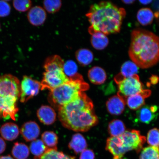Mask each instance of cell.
Listing matches in <instances>:
<instances>
[{"label":"cell","mask_w":159,"mask_h":159,"mask_svg":"<svg viewBox=\"0 0 159 159\" xmlns=\"http://www.w3.org/2000/svg\"><path fill=\"white\" fill-rule=\"evenodd\" d=\"M42 141L49 149H57L58 138L56 134L52 131H46L41 136Z\"/></svg>","instance_id":"28"},{"label":"cell","mask_w":159,"mask_h":159,"mask_svg":"<svg viewBox=\"0 0 159 159\" xmlns=\"http://www.w3.org/2000/svg\"><path fill=\"white\" fill-rule=\"evenodd\" d=\"M14 7L19 12H25L31 9L32 2L29 0H15L13 2Z\"/></svg>","instance_id":"34"},{"label":"cell","mask_w":159,"mask_h":159,"mask_svg":"<svg viewBox=\"0 0 159 159\" xmlns=\"http://www.w3.org/2000/svg\"><path fill=\"white\" fill-rule=\"evenodd\" d=\"M62 3L60 0H46L43 2L45 11L50 13L58 11L61 7Z\"/></svg>","instance_id":"31"},{"label":"cell","mask_w":159,"mask_h":159,"mask_svg":"<svg viewBox=\"0 0 159 159\" xmlns=\"http://www.w3.org/2000/svg\"><path fill=\"white\" fill-rule=\"evenodd\" d=\"M117 84L119 90L118 94L125 99L131 95L140 93L143 89V85L138 75L123 79Z\"/></svg>","instance_id":"7"},{"label":"cell","mask_w":159,"mask_h":159,"mask_svg":"<svg viewBox=\"0 0 159 159\" xmlns=\"http://www.w3.org/2000/svg\"><path fill=\"white\" fill-rule=\"evenodd\" d=\"M37 116L41 123L46 125H51L56 120L57 114L51 107L43 105L37 111Z\"/></svg>","instance_id":"16"},{"label":"cell","mask_w":159,"mask_h":159,"mask_svg":"<svg viewBox=\"0 0 159 159\" xmlns=\"http://www.w3.org/2000/svg\"><path fill=\"white\" fill-rule=\"evenodd\" d=\"M69 80V78L63 70L45 71L41 83V89H47L51 91Z\"/></svg>","instance_id":"8"},{"label":"cell","mask_w":159,"mask_h":159,"mask_svg":"<svg viewBox=\"0 0 159 159\" xmlns=\"http://www.w3.org/2000/svg\"><path fill=\"white\" fill-rule=\"evenodd\" d=\"M11 154L16 159H26L30 154L29 149L25 144L16 142L12 149Z\"/></svg>","instance_id":"26"},{"label":"cell","mask_w":159,"mask_h":159,"mask_svg":"<svg viewBox=\"0 0 159 159\" xmlns=\"http://www.w3.org/2000/svg\"><path fill=\"white\" fill-rule=\"evenodd\" d=\"M150 83L152 84H156L159 81V77L155 75H152L150 78Z\"/></svg>","instance_id":"38"},{"label":"cell","mask_w":159,"mask_h":159,"mask_svg":"<svg viewBox=\"0 0 159 159\" xmlns=\"http://www.w3.org/2000/svg\"><path fill=\"white\" fill-rule=\"evenodd\" d=\"M41 89V83L27 75L23 77L20 83V101L25 103L36 96Z\"/></svg>","instance_id":"9"},{"label":"cell","mask_w":159,"mask_h":159,"mask_svg":"<svg viewBox=\"0 0 159 159\" xmlns=\"http://www.w3.org/2000/svg\"><path fill=\"white\" fill-rule=\"evenodd\" d=\"M154 16L152 10L148 8H144L139 10L137 13V18L141 25H147L152 23Z\"/></svg>","instance_id":"27"},{"label":"cell","mask_w":159,"mask_h":159,"mask_svg":"<svg viewBox=\"0 0 159 159\" xmlns=\"http://www.w3.org/2000/svg\"><path fill=\"white\" fill-rule=\"evenodd\" d=\"M95 154L92 150H85L81 152L79 159H94Z\"/></svg>","instance_id":"36"},{"label":"cell","mask_w":159,"mask_h":159,"mask_svg":"<svg viewBox=\"0 0 159 159\" xmlns=\"http://www.w3.org/2000/svg\"><path fill=\"white\" fill-rule=\"evenodd\" d=\"M125 104V99L120 95L117 94L111 97L107 101V110L111 115H120L124 112Z\"/></svg>","instance_id":"14"},{"label":"cell","mask_w":159,"mask_h":159,"mask_svg":"<svg viewBox=\"0 0 159 159\" xmlns=\"http://www.w3.org/2000/svg\"><path fill=\"white\" fill-rule=\"evenodd\" d=\"M126 14L124 8L110 2L94 4L86 15L91 24L89 33L100 32L107 35L119 33Z\"/></svg>","instance_id":"2"},{"label":"cell","mask_w":159,"mask_h":159,"mask_svg":"<svg viewBox=\"0 0 159 159\" xmlns=\"http://www.w3.org/2000/svg\"><path fill=\"white\" fill-rule=\"evenodd\" d=\"M139 159H159V148L149 146L144 148Z\"/></svg>","instance_id":"29"},{"label":"cell","mask_w":159,"mask_h":159,"mask_svg":"<svg viewBox=\"0 0 159 159\" xmlns=\"http://www.w3.org/2000/svg\"><path fill=\"white\" fill-rule=\"evenodd\" d=\"M122 1L123 2V3L126 4H131L134 3L135 1H134V0H130V1L127 0V1Z\"/></svg>","instance_id":"41"},{"label":"cell","mask_w":159,"mask_h":159,"mask_svg":"<svg viewBox=\"0 0 159 159\" xmlns=\"http://www.w3.org/2000/svg\"><path fill=\"white\" fill-rule=\"evenodd\" d=\"M120 137L123 148L126 152L131 150L140 152L146 141V137L135 130H126Z\"/></svg>","instance_id":"6"},{"label":"cell","mask_w":159,"mask_h":159,"mask_svg":"<svg viewBox=\"0 0 159 159\" xmlns=\"http://www.w3.org/2000/svg\"><path fill=\"white\" fill-rule=\"evenodd\" d=\"M151 91L149 89H143L140 93L131 95L125 99L129 108L132 110H138L144 106L145 99L150 96Z\"/></svg>","instance_id":"13"},{"label":"cell","mask_w":159,"mask_h":159,"mask_svg":"<svg viewBox=\"0 0 159 159\" xmlns=\"http://www.w3.org/2000/svg\"><path fill=\"white\" fill-rule=\"evenodd\" d=\"M0 159H14L10 156V155H7V156H3L0 157Z\"/></svg>","instance_id":"39"},{"label":"cell","mask_w":159,"mask_h":159,"mask_svg":"<svg viewBox=\"0 0 159 159\" xmlns=\"http://www.w3.org/2000/svg\"><path fill=\"white\" fill-rule=\"evenodd\" d=\"M6 148V144L3 139L0 138V154L5 152Z\"/></svg>","instance_id":"37"},{"label":"cell","mask_w":159,"mask_h":159,"mask_svg":"<svg viewBox=\"0 0 159 159\" xmlns=\"http://www.w3.org/2000/svg\"><path fill=\"white\" fill-rule=\"evenodd\" d=\"M139 2H140L143 5H148V4L152 2V1H140Z\"/></svg>","instance_id":"40"},{"label":"cell","mask_w":159,"mask_h":159,"mask_svg":"<svg viewBox=\"0 0 159 159\" xmlns=\"http://www.w3.org/2000/svg\"><path fill=\"white\" fill-rule=\"evenodd\" d=\"M89 80L93 84L101 85L106 81L107 75L106 72L102 67L94 66L89 69L88 73Z\"/></svg>","instance_id":"19"},{"label":"cell","mask_w":159,"mask_h":159,"mask_svg":"<svg viewBox=\"0 0 159 159\" xmlns=\"http://www.w3.org/2000/svg\"><path fill=\"white\" fill-rule=\"evenodd\" d=\"M87 144L86 140L83 135L79 133L73 135L70 142L68 144V148L76 154L81 153L86 150Z\"/></svg>","instance_id":"18"},{"label":"cell","mask_w":159,"mask_h":159,"mask_svg":"<svg viewBox=\"0 0 159 159\" xmlns=\"http://www.w3.org/2000/svg\"><path fill=\"white\" fill-rule=\"evenodd\" d=\"M27 17L31 25L38 26L44 23L47 19V13L42 7L37 6L31 8L28 13Z\"/></svg>","instance_id":"15"},{"label":"cell","mask_w":159,"mask_h":159,"mask_svg":"<svg viewBox=\"0 0 159 159\" xmlns=\"http://www.w3.org/2000/svg\"><path fill=\"white\" fill-rule=\"evenodd\" d=\"M106 149L112 155L114 159H123L126 152L123 148L120 136L107 139Z\"/></svg>","instance_id":"11"},{"label":"cell","mask_w":159,"mask_h":159,"mask_svg":"<svg viewBox=\"0 0 159 159\" xmlns=\"http://www.w3.org/2000/svg\"><path fill=\"white\" fill-rule=\"evenodd\" d=\"M20 95V83L17 77L11 74L0 75V118L16 120Z\"/></svg>","instance_id":"4"},{"label":"cell","mask_w":159,"mask_h":159,"mask_svg":"<svg viewBox=\"0 0 159 159\" xmlns=\"http://www.w3.org/2000/svg\"><path fill=\"white\" fill-rule=\"evenodd\" d=\"M147 140L150 146L159 148V129L155 128L149 131L147 135Z\"/></svg>","instance_id":"33"},{"label":"cell","mask_w":159,"mask_h":159,"mask_svg":"<svg viewBox=\"0 0 159 159\" xmlns=\"http://www.w3.org/2000/svg\"><path fill=\"white\" fill-rule=\"evenodd\" d=\"M20 133L27 142H31L38 138L40 133L39 125L34 121H29L25 123L20 129Z\"/></svg>","instance_id":"12"},{"label":"cell","mask_w":159,"mask_h":159,"mask_svg":"<svg viewBox=\"0 0 159 159\" xmlns=\"http://www.w3.org/2000/svg\"><path fill=\"white\" fill-rule=\"evenodd\" d=\"M64 62L58 55H55L49 57L46 60L44 64L45 71L57 70H63Z\"/></svg>","instance_id":"21"},{"label":"cell","mask_w":159,"mask_h":159,"mask_svg":"<svg viewBox=\"0 0 159 159\" xmlns=\"http://www.w3.org/2000/svg\"><path fill=\"white\" fill-rule=\"evenodd\" d=\"M34 159H75V157L58 152L57 149L48 148L41 156L35 157Z\"/></svg>","instance_id":"25"},{"label":"cell","mask_w":159,"mask_h":159,"mask_svg":"<svg viewBox=\"0 0 159 159\" xmlns=\"http://www.w3.org/2000/svg\"><path fill=\"white\" fill-rule=\"evenodd\" d=\"M138 67L133 61H128L122 65L121 68V72L118 75L121 80L125 78L132 77L137 75L138 72Z\"/></svg>","instance_id":"23"},{"label":"cell","mask_w":159,"mask_h":159,"mask_svg":"<svg viewBox=\"0 0 159 159\" xmlns=\"http://www.w3.org/2000/svg\"><path fill=\"white\" fill-rule=\"evenodd\" d=\"M2 138L7 141L15 140L18 137L20 130L18 126L14 123L8 122L3 124L0 129Z\"/></svg>","instance_id":"17"},{"label":"cell","mask_w":159,"mask_h":159,"mask_svg":"<svg viewBox=\"0 0 159 159\" xmlns=\"http://www.w3.org/2000/svg\"><path fill=\"white\" fill-rule=\"evenodd\" d=\"M77 62L82 66H86L92 62L94 55L90 50L81 48L78 50L75 53Z\"/></svg>","instance_id":"22"},{"label":"cell","mask_w":159,"mask_h":159,"mask_svg":"<svg viewBox=\"0 0 159 159\" xmlns=\"http://www.w3.org/2000/svg\"><path fill=\"white\" fill-rule=\"evenodd\" d=\"M77 71L78 67L74 61L68 60L64 63L63 71L69 78H71L77 74Z\"/></svg>","instance_id":"32"},{"label":"cell","mask_w":159,"mask_h":159,"mask_svg":"<svg viewBox=\"0 0 159 159\" xmlns=\"http://www.w3.org/2000/svg\"><path fill=\"white\" fill-rule=\"evenodd\" d=\"M154 16L156 17L159 18V11L155 13Z\"/></svg>","instance_id":"42"},{"label":"cell","mask_w":159,"mask_h":159,"mask_svg":"<svg viewBox=\"0 0 159 159\" xmlns=\"http://www.w3.org/2000/svg\"><path fill=\"white\" fill-rule=\"evenodd\" d=\"M11 6L5 1H0V17H5L10 15Z\"/></svg>","instance_id":"35"},{"label":"cell","mask_w":159,"mask_h":159,"mask_svg":"<svg viewBox=\"0 0 159 159\" xmlns=\"http://www.w3.org/2000/svg\"><path fill=\"white\" fill-rule=\"evenodd\" d=\"M0 30H1V25H0Z\"/></svg>","instance_id":"43"},{"label":"cell","mask_w":159,"mask_h":159,"mask_svg":"<svg viewBox=\"0 0 159 159\" xmlns=\"http://www.w3.org/2000/svg\"><path fill=\"white\" fill-rule=\"evenodd\" d=\"M158 110V107L156 105H144L137 111V120L142 124H150L156 120Z\"/></svg>","instance_id":"10"},{"label":"cell","mask_w":159,"mask_h":159,"mask_svg":"<svg viewBox=\"0 0 159 159\" xmlns=\"http://www.w3.org/2000/svg\"><path fill=\"white\" fill-rule=\"evenodd\" d=\"M108 131L111 137H119L126 131V126L122 120L114 119L109 122Z\"/></svg>","instance_id":"24"},{"label":"cell","mask_w":159,"mask_h":159,"mask_svg":"<svg viewBox=\"0 0 159 159\" xmlns=\"http://www.w3.org/2000/svg\"><path fill=\"white\" fill-rule=\"evenodd\" d=\"M48 149L43 141L37 139L33 141L30 146V149L32 154L35 157H39L43 155Z\"/></svg>","instance_id":"30"},{"label":"cell","mask_w":159,"mask_h":159,"mask_svg":"<svg viewBox=\"0 0 159 159\" xmlns=\"http://www.w3.org/2000/svg\"><path fill=\"white\" fill-rule=\"evenodd\" d=\"M89 85L80 74L77 73L69 80L50 91L48 99L50 104L58 109L77 99Z\"/></svg>","instance_id":"5"},{"label":"cell","mask_w":159,"mask_h":159,"mask_svg":"<svg viewBox=\"0 0 159 159\" xmlns=\"http://www.w3.org/2000/svg\"><path fill=\"white\" fill-rule=\"evenodd\" d=\"M58 110V118L63 126L75 132H86L98 122L92 101L84 92Z\"/></svg>","instance_id":"1"},{"label":"cell","mask_w":159,"mask_h":159,"mask_svg":"<svg viewBox=\"0 0 159 159\" xmlns=\"http://www.w3.org/2000/svg\"><path fill=\"white\" fill-rule=\"evenodd\" d=\"M129 53L138 67L146 69L153 66L159 62V37L146 30H134Z\"/></svg>","instance_id":"3"},{"label":"cell","mask_w":159,"mask_h":159,"mask_svg":"<svg viewBox=\"0 0 159 159\" xmlns=\"http://www.w3.org/2000/svg\"><path fill=\"white\" fill-rule=\"evenodd\" d=\"M91 43L93 47L97 50L104 49L108 45V38L106 35L100 32L91 34Z\"/></svg>","instance_id":"20"}]
</instances>
